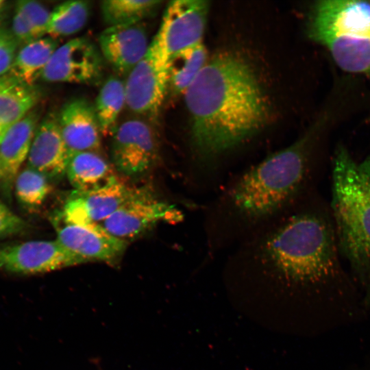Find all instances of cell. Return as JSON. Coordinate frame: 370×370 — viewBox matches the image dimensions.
Wrapping results in <instances>:
<instances>
[{"mask_svg":"<svg viewBox=\"0 0 370 370\" xmlns=\"http://www.w3.org/2000/svg\"><path fill=\"white\" fill-rule=\"evenodd\" d=\"M184 94L195 190L217 184L225 158L263 127L269 106L249 63L232 52L208 61Z\"/></svg>","mask_w":370,"mask_h":370,"instance_id":"6da1fadb","label":"cell"},{"mask_svg":"<svg viewBox=\"0 0 370 370\" xmlns=\"http://www.w3.org/2000/svg\"><path fill=\"white\" fill-rule=\"evenodd\" d=\"M322 171L310 134L234 176L204 208L210 254L231 249L317 193Z\"/></svg>","mask_w":370,"mask_h":370,"instance_id":"7a4b0ae2","label":"cell"},{"mask_svg":"<svg viewBox=\"0 0 370 370\" xmlns=\"http://www.w3.org/2000/svg\"><path fill=\"white\" fill-rule=\"evenodd\" d=\"M227 267L287 288L339 293L349 285L330 207L317 193L230 250Z\"/></svg>","mask_w":370,"mask_h":370,"instance_id":"3957f363","label":"cell"},{"mask_svg":"<svg viewBox=\"0 0 370 370\" xmlns=\"http://www.w3.org/2000/svg\"><path fill=\"white\" fill-rule=\"evenodd\" d=\"M330 210L341 257L370 306V156L359 162L344 147L337 149Z\"/></svg>","mask_w":370,"mask_h":370,"instance_id":"277c9868","label":"cell"},{"mask_svg":"<svg viewBox=\"0 0 370 370\" xmlns=\"http://www.w3.org/2000/svg\"><path fill=\"white\" fill-rule=\"evenodd\" d=\"M308 29L310 38L323 45L340 68L370 76V2L319 1Z\"/></svg>","mask_w":370,"mask_h":370,"instance_id":"5b68a950","label":"cell"},{"mask_svg":"<svg viewBox=\"0 0 370 370\" xmlns=\"http://www.w3.org/2000/svg\"><path fill=\"white\" fill-rule=\"evenodd\" d=\"M168 60L164 42L158 32L125 81L126 106L130 110L150 118L157 116L168 88Z\"/></svg>","mask_w":370,"mask_h":370,"instance_id":"8992f818","label":"cell"},{"mask_svg":"<svg viewBox=\"0 0 370 370\" xmlns=\"http://www.w3.org/2000/svg\"><path fill=\"white\" fill-rule=\"evenodd\" d=\"M174 205L138 188L110 217L100 224L116 238L126 241L138 236L160 223H175L182 219Z\"/></svg>","mask_w":370,"mask_h":370,"instance_id":"52a82bcc","label":"cell"},{"mask_svg":"<svg viewBox=\"0 0 370 370\" xmlns=\"http://www.w3.org/2000/svg\"><path fill=\"white\" fill-rule=\"evenodd\" d=\"M111 136V158L121 173L140 176L156 163L158 143L147 122L139 119L127 120L115 127Z\"/></svg>","mask_w":370,"mask_h":370,"instance_id":"ba28073f","label":"cell"},{"mask_svg":"<svg viewBox=\"0 0 370 370\" xmlns=\"http://www.w3.org/2000/svg\"><path fill=\"white\" fill-rule=\"evenodd\" d=\"M56 240L85 262H113L125 251L127 242L115 237L99 223L66 221L58 211L52 217Z\"/></svg>","mask_w":370,"mask_h":370,"instance_id":"9c48e42d","label":"cell"},{"mask_svg":"<svg viewBox=\"0 0 370 370\" xmlns=\"http://www.w3.org/2000/svg\"><path fill=\"white\" fill-rule=\"evenodd\" d=\"M86 263L55 241H29L0 247V269L38 274Z\"/></svg>","mask_w":370,"mask_h":370,"instance_id":"30bf717a","label":"cell"},{"mask_svg":"<svg viewBox=\"0 0 370 370\" xmlns=\"http://www.w3.org/2000/svg\"><path fill=\"white\" fill-rule=\"evenodd\" d=\"M103 69L102 57L88 38L78 37L60 45L43 70L47 82L86 84L97 80Z\"/></svg>","mask_w":370,"mask_h":370,"instance_id":"8fae6325","label":"cell"},{"mask_svg":"<svg viewBox=\"0 0 370 370\" xmlns=\"http://www.w3.org/2000/svg\"><path fill=\"white\" fill-rule=\"evenodd\" d=\"M208 10V1L203 0H177L169 3L158 31L169 57L202 43Z\"/></svg>","mask_w":370,"mask_h":370,"instance_id":"7c38bea8","label":"cell"},{"mask_svg":"<svg viewBox=\"0 0 370 370\" xmlns=\"http://www.w3.org/2000/svg\"><path fill=\"white\" fill-rule=\"evenodd\" d=\"M137 190L118 180L99 190H73L60 212L68 222L100 223L110 217Z\"/></svg>","mask_w":370,"mask_h":370,"instance_id":"4fadbf2b","label":"cell"},{"mask_svg":"<svg viewBox=\"0 0 370 370\" xmlns=\"http://www.w3.org/2000/svg\"><path fill=\"white\" fill-rule=\"evenodd\" d=\"M150 42L147 29L141 22L108 27L99 37L101 53L121 74L130 72L145 56Z\"/></svg>","mask_w":370,"mask_h":370,"instance_id":"5bb4252c","label":"cell"},{"mask_svg":"<svg viewBox=\"0 0 370 370\" xmlns=\"http://www.w3.org/2000/svg\"><path fill=\"white\" fill-rule=\"evenodd\" d=\"M70 151L61 133L58 115L50 114L35 131L27 157V166L58 180L66 175Z\"/></svg>","mask_w":370,"mask_h":370,"instance_id":"9a60e30c","label":"cell"},{"mask_svg":"<svg viewBox=\"0 0 370 370\" xmlns=\"http://www.w3.org/2000/svg\"><path fill=\"white\" fill-rule=\"evenodd\" d=\"M64 142L71 153L96 151L101 146V134L94 106L85 99H73L64 103L58 115Z\"/></svg>","mask_w":370,"mask_h":370,"instance_id":"2e32d148","label":"cell"},{"mask_svg":"<svg viewBox=\"0 0 370 370\" xmlns=\"http://www.w3.org/2000/svg\"><path fill=\"white\" fill-rule=\"evenodd\" d=\"M38 115L31 111L5 131L0 140V179L10 184L27 159L35 131Z\"/></svg>","mask_w":370,"mask_h":370,"instance_id":"e0dca14e","label":"cell"},{"mask_svg":"<svg viewBox=\"0 0 370 370\" xmlns=\"http://www.w3.org/2000/svg\"><path fill=\"white\" fill-rule=\"evenodd\" d=\"M66 175L74 190L92 191L118 180L110 164L96 151L70 153Z\"/></svg>","mask_w":370,"mask_h":370,"instance_id":"ac0fdd59","label":"cell"},{"mask_svg":"<svg viewBox=\"0 0 370 370\" xmlns=\"http://www.w3.org/2000/svg\"><path fill=\"white\" fill-rule=\"evenodd\" d=\"M39 92L10 73L0 76V125L7 129L34 107Z\"/></svg>","mask_w":370,"mask_h":370,"instance_id":"d6986e66","label":"cell"},{"mask_svg":"<svg viewBox=\"0 0 370 370\" xmlns=\"http://www.w3.org/2000/svg\"><path fill=\"white\" fill-rule=\"evenodd\" d=\"M60 46L58 39L46 36L36 39L18 49L9 73L29 86L40 78L54 51Z\"/></svg>","mask_w":370,"mask_h":370,"instance_id":"ffe728a7","label":"cell"},{"mask_svg":"<svg viewBox=\"0 0 370 370\" xmlns=\"http://www.w3.org/2000/svg\"><path fill=\"white\" fill-rule=\"evenodd\" d=\"M203 43L180 50L169 57L168 87L174 94L184 93L208 62Z\"/></svg>","mask_w":370,"mask_h":370,"instance_id":"44dd1931","label":"cell"},{"mask_svg":"<svg viewBox=\"0 0 370 370\" xmlns=\"http://www.w3.org/2000/svg\"><path fill=\"white\" fill-rule=\"evenodd\" d=\"M125 105V82L115 76L108 77L102 84L93 105L103 136L112 134Z\"/></svg>","mask_w":370,"mask_h":370,"instance_id":"7402d4cb","label":"cell"},{"mask_svg":"<svg viewBox=\"0 0 370 370\" xmlns=\"http://www.w3.org/2000/svg\"><path fill=\"white\" fill-rule=\"evenodd\" d=\"M90 3L86 1H68L51 12L47 36L58 39L73 35L86 25Z\"/></svg>","mask_w":370,"mask_h":370,"instance_id":"603a6c76","label":"cell"},{"mask_svg":"<svg viewBox=\"0 0 370 370\" xmlns=\"http://www.w3.org/2000/svg\"><path fill=\"white\" fill-rule=\"evenodd\" d=\"M156 0H106L101 3L103 21L108 27L140 23L158 8Z\"/></svg>","mask_w":370,"mask_h":370,"instance_id":"cb8c5ba5","label":"cell"},{"mask_svg":"<svg viewBox=\"0 0 370 370\" xmlns=\"http://www.w3.org/2000/svg\"><path fill=\"white\" fill-rule=\"evenodd\" d=\"M14 188L18 200L28 206L41 205L51 190L49 179L29 166L18 173Z\"/></svg>","mask_w":370,"mask_h":370,"instance_id":"d4e9b609","label":"cell"},{"mask_svg":"<svg viewBox=\"0 0 370 370\" xmlns=\"http://www.w3.org/2000/svg\"><path fill=\"white\" fill-rule=\"evenodd\" d=\"M15 7L25 16L36 39L47 36L51 12L42 3L33 0H21Z\"/></svg>","mask_w":370,"mask_h":370,"instance_id":"484cf974","label":"cell"},{"mask_svg":"<svg viewBox=\"0 0 370 370\" xmlns=\"http://www.w3.org/2000/svg\"><path fill=\"white\" fill-rule=\"evenodd\" d=\"M19 45L10 29L0 25V76L10 73Z\"/></svg>","mask_w":370,"mask_h":370,"instance_id":"4316f807","label":"cell"},{"mask_svg":"<svg viewBox=\"0 0 370 370\" xmlns=\"http://www.w3.org/2000/svg\"><path fill=\"white\" fill-rule=\"evenodd\" d=\"M10 30L19 45L22 46L36 39L27 20L16 7Z\"/></svg>","mask_w":370,"mask_h":370,"instance_id":"83f0119b","label":"cell"},{"mask_svg":"<svg viewBox=\"0 0 370 370\" xmlns=\"http://www.w3.org/2000/svg\"><path fill=\"white\" fill-rule=\"evenodd\" d=\"M24 227L23 220L0 201V237L18 233Z\"/></svg>","mask_w":370,"mask_h":370,"instance_id":"f1b7e54d","label":"cell"},{"mask_svg":"<svg viewBox=\"0 0 370 370\" xmlns=\"http://www.w3.org/2000/svg\"><path fill=\"white\" fill-rule=\"evenodd\" d=\"M6 130L5 128H4L3 127H2L1 125H0V140L5 132V131Z\"/></svg>","mask_w":370,"mask_h":370,"instance_id":"f546056e","label":"cell"},{"mask_svg":"<svg viewBox=\"0 0 370 370\" xmlns=\"http://www.w3.org/2000/svg\"><path fill=\"white\" fill-rule=\"evenodd\" d=\"M3 8L0 10V25H1V23L4 18V14H3Z\"/></svg>","mask_w":370,"mask_h":370,"instance_id":"4dcf8cb0","label":"cell"},{"mask_svg":"<svg viewBox=\"0 0 370 370\" xmlns=\"http://www.w3.org/2000/svg\"><path fill=\"white\" fill-rule=\"evenodd\" d=\"M4 1L0 0V10L3 7Z\"/></svg>","mask_w":370,"mask_h":370,"instance_id":"1f68e13d","label":"cell"}]
</instances>
